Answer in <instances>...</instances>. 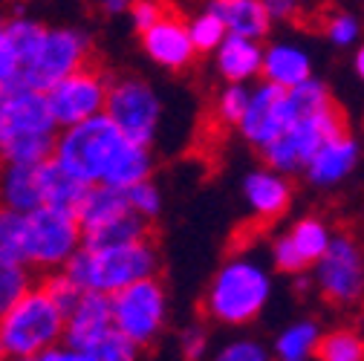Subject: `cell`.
Returning a JSON list of instances; mask_svg holds the SVG:
<instances>
[{"label": "cell", "mask_w": 364, "mask_h": 361, "mask_svg": "<svg viewBox=\"0 0 364 361\" xmlns=\"http://www.w3.org/2000/svg\"><path fill=\"white\" fill-rule=\"evenodd\" d=\"M61 124L43 90L15 84L0 104V153L6 162H43L55 153Z\"/></svg>", "instance_id": "1"}, {"label": "cell", "mask_w": 364, "mask_h": 361, "mask_svg": "<svg viewBox=\"0 0 364 361\" xmlns=\"http://www.w3.org/2000/svg\"><path fill=\"white\" fill-rule=\"evenodd\" d=\"M249 99H252V90H246V84H229L217 96V104H214V113H217V122L223 127H237L240 119L246 116V107H249Z\"/></svg>", "instance_id": "32"}, {"label": "cell", "mask_w": 364, "mask_h": 361, "mask_svg": "<svg viewBox=\"0 0 364 361\" xmlns=\"http://www.w3.org/2000/svg\"><path fill=\"white\" fill-rule=\"evenodd\" d=\"M151 171H154V153H151V145H142V142H133L127 139L122 153L116 156V162L110 165L105 183L107 185H116V188H130L142 179H151Z\"/></svg>", "instance_id": "25"}, {"label": "cell", "mask_w": 364, "mask_h": 361, "mask_svg": "<svg viewBox=\"0 0 364 361\" xmlns=\"http://www.w3.org/2000/svg\"><path fill=\"white\" fill-rule=\"evenodd\" d=\"M107 90H110V75L90 61L81 70H75L73 75L53 84L47 90V102H50L58 124L70 127V124H78L84 119L105 113Z\"/></svg>", "instance_id": "12"}, {"label": "cell", "mask_w": 364, "mask_h": 361, "mask_svg": "<svg viewBox=\"0 0 364 361\" xmlns=\"http://www.w3.org/2000/svg\"><path fill=\"white\" fill-rule=\"evenodd\" d=\"M315 358L321 361H364V338L353 330H336L321 335L315 347Z\"/></svg>", "instance_id": "30"}, {"label": "cell", "mask_w": 364, "mask_h": 361, "mask_svg": "<svg viewBox=\"0 0 364 361\" xmlns=\"http://www.w3.org/2000/svg\"><path fill=\"white\" fill-rule=\"evenodd\" d=\"M217 72L229 84H246L263 72V50L260 41L246 35H225V41L214 50Z\"/></svg>", "instance_id": "18"}, {"label": "cell", "mask_w": 364, "mask_h": 361, "mask_svg": "<svg viewBox=\"0 0 364 361\" xmlns=\"http://www.w3.org/2000/svg\"><path fill=\"white\" fill-rule=\"evenodd\" d=\"M139 38H142L145 55H148L156 67H162V70L179 72V70H186V67L194 64L197 47H194L188 21H182V18L173 15V12H165L151 29L139 32Z\"/></svg>", "instance_id": "15"}, {"label": "cell", "mask_w": 364, "mask_h": 361, "mask_svg": "<svg viewBox=\"0 0 364 361\" xmlns=\"http://www.w3.org/2000/svg\"><path fill=\"white\" fill-rule=\"evenodd\" d=\"M0 203L35 211L43 205V162H6L0 171Z\"/></svg>", "instance_id": "17"}, {"label": "cell", "mask_w": 364, "mask_h": 361, "mask_svg": "<svg viewBox=\"0 0 364 361\" xmlns=\"http://www.w3.org/2000/svg\"><path fill=\"white\" fill-rule=\"evenodd\" d=\"M110 306L116 330L124 333L139 350H151L162 338L168 324V295L156 275L113 292Z\"/></svg>", "instance_id": "8"}, {"label": "cell", "mask_w": 364, "mask_h": 361, "mask_svg": "<svg viewBox=\"0 0 364 361\" xmlns=\"http://www.w3.org/2000/svg\"><path fill=\"white\" fill-rule=\"evenodd\" d=\"M188 29H191L197 53H214L220 43L225 41V35H229V26L223 23V18L214 9H205V12L194 15L188 21Z\"/></svg>", "instance_id": "31"}, {"label": "cell", "mask_w": 364, "mask_h": 361, "mask_svg": "<svg viewBox=\"0 0 364 361\" xmlns=\"http://www.w3.org/2000/svg\"><path fill=\"white\" fill-rule=\"evenodd\" d=\"M355 159H358V145L347 133V136L330 139L321 151L309 159L306 176L312 179L315 185H333V183H338L341 176H347L353 171Z\"/></svg>", "instance_id": "20"}, {"label": "cell", "mask_w": 364, "mask_h": 361, "mask_svg": "<svg viewBox=\"0 0 364 361\" xmlns=\"http://www.w3.org/2000/svg\"><path fill=\"white\" fill-rule=\"evenodd\" d=\"M64 344L75 361H133L142 350L113 324L107 292H84L78 306L67 315Z\"/></svg>", "instance_id": "6"}, {"label": "cell", "mask_w": 364, "mask_h": 361, "mask_svg": "<svg viewBox=\"0 0 364 361\" xmlns=\"http://www.w3.org/2000/svg\"><path fill=\"white\" fill-rule=\"evenodd\" d=\"M64 272L87 292H119L136 281L159 275V249L151 237L107 246V249H87L81 246L67 263Z\"/></svg>", "instance_id": "2"}, {"label": "cell", "mask_w": 364, "mask_h": 361, "mask_svg": "<svg viewBox=\"0 0 364 361\" xmlns=\"http://www.w3.org/2000/svg\"><path fill=\"white\" fill-rule=\"evenodd\" d=\"M35 272L38 269L23 263V260L0 257V315H4L9 306H15L32 286H38Z\"/></svg>", "instance_id": "27"}, {"label": "cell", "mask_w": 364, "mask_h": 361, "mask_svg": "<svg viewBox=\"0 0 364 361\" xmlns=\"http://www.w3.org/2000/svg\"><path fill=\"white\" fill-rule=\"evenodd\" d=\"M208 347V333L203 327H188L179 335V355L182 358H203Z\"/></svg>", "instance_id": "39"}, {"label": "cell", "mask_w": 364, "mask_h": 361, "mask_svg": "<svg viewBox=\"0 0 364 361\" xmlns=\"http://www.w3.org/2000/svg\"><path fill=\"white\" fill-rule=\"evenodd\" d=\"M321 341L318 327L312 321H298L289 330H284L275 341V355L284 361H304L309 355H315V347Z\"/></svg>", "instance_id": "29"}, {"label": "cell", "mask_w": 364, "mask_h": 361, "mask_svg": "<svg viewBox=\"0 0 364 361\" xmlns=\"http://www.w3.org/2000/svg\"><path fill=\"white\" fill-rule=\"evenodd\" d=\"M26 229L29 211H18L0 203V257L26 263Z\"/></svg>", "instance_id": "28"}, {"label": "cell", "mask_w": 364, "mask_h": 361, "mask_svg": "<svg viewBox=\"0 0 364 361\" xmlns=\"http://www.w3.org/2000/svg\"><path fill=\"white\" fill-rule=\"evenodd\" d=\"M127 197H130L133 211H139L148 220H156L159 217V211H162V194H159V188L151 183V179H142V183L130 185L127 188Z\"/></svg>", "instance_id": "35"}, {"label": "cell", "mask_w": 364, "mask_h": 361, "mask_svg": "<svg viewBox=\"0 0 364 361\" xmlns=\"http://www.w3.org/2000/svg\"><path fill=\"white\" fill-rule=\"evenodd\" d=\"M243 194H246V203H249L252 214L257 217V222H266V225L281 220L292 203V185L275 168L252 171L243 179Z\"/></svg>", "instance_id": "16"}, {"label": "cell", "mask_w": 364, "mask_h": 361, "mask_svg": "<svg viewBox=\"0 0 364 361\" xmlns=\"http://www.w3.org/2000/svg\"><path fill=\"white\" fill-rule=\"evenodd\" d=\"M287 240L292 243V249L298 252V257L306 263V269L312 263H318L324 257L327 246H330V232H327V225L318 220V217H304L292 225V232L287 235Z\"/></svg>", "instance_id": "26"}, {"label": "cell", "mask_w": 364, "mask_h": 361, "mask_svg": "<svg viewBox=\"0 0 364 361\" xmlns=\"http://www.w3.org/2000/svg\"><path fill=\"white\" fill-rule=\"evenodd\" d=\"M208 9H214L232 35H246L263 41L272 26V15L266 9V0H211Z\"/></svg>", "instance_id": "19"}, {"label": "cell", "mask_w": 364, "mask_h": 361, "mask_svg": "<svg viewBox=\"0 0 364 361\" xmlns=\"http://www.w3.org/2000/svg\"><path fill=\"white\" fill-rule=\"evenodd\" d=\"M41 286L50 292V298L64 309V315H70L75 306H78V301L84 298V292L87 289H81L64 269H55V272H47L43 275V281H41Z\"/></svg>", "instance_id": "33"}, {"label": "cell", "mask_w": 364, "mask_h": 361, "mask_svg": "<svg viewBox=\"0 0 364 361\" xmlns=\"http://www.w3.org/2000/svg\"><path fill=\"white\" fill-rule=\"evenodd\" d=\"M272 284L263 266L246 260V257H232L220 266L214 275L203 309L208 318L225 324V327H246L263 312L269 301Z\"/></svg>", "instance_id": "5"}, {"label": "cell", "mask_w": 364, "mask_h": 361, "mask_svg": "<svg viewBox=\"0 0 364 361\" xmlns=\"http://www.w3.org/2000/svg\"><path fill=\"white\" fill-rule=\"evenodd\" d=\"M43 32H47V26L38 23V21H32V18H23V15L6 21V35H9V41L15 43V50H18L21 61H26V58L38 50V43H41Z\"/></svg>", "instance_id": "34"}, {"label": "cell", "mask_w": 364, "mask_h": 361, "mask_svg": "<svg viewBox=\"0 0 364 361\" xmlns=\"http://www.w3.org/2000/svg\"><path fill=\"white\" fill-rule=\"evenodd\" d=\"M84 246V225L78 214L55 205H41L29 211L26 229V263L38 272H55Z\"/></svg>", "instance_id": "9"}, {"label": "cell", "mask_w": 364, "mask_h": 361, "mask_svg": "<svg viewBox=\"0 0 364 361\" xmlns=\"http://www.w3.org/2000/svg\"><path fill=\"white\" fill-rule=\"evenodd\" d=\"M0 104H4V90H0Z\"/></svg>", "instance_id": "46"}, {"label": "cell", "mask_w": 364, "mask_h": 361, "mask_svg": "<svg viewBox=\"0 0 364 361\" xmlns=\"http://www.w3.org/2000/svg\"><path fill=\"white\" fill-rule=\"evenodd\" d=\"M355 72L364 78V47L358 50V55H355Z\"/></svg>", "instance_id": "43"}, {"label": "cell", "mask_w": 364, "mask_h": 361, "mask_svg": "<svg viewBox=\"0 0 364 361\" xmlns=\"http://www.w3.org/2000/svg\"><path fill=\"white\" fill-rule=\"evenodd\" d=\"M133 205H130V197L124 188H116V185H107V183H96L90 185L87 194H84V203L78 208V220L87 229H96V225H105L122 214H127Z\"/></svg>", "instance_id": "22"}, {"label": "cell", "mask_w": 364, "mask_h": 361, "mask_svg": "<svg viewBox=\"0 0 364 361\" xmlns=\"http://www.w3.org/2000/svg\"><path fill=\"white\" fill-rule=\"evenodd\" d=\"M87 188H90L87 183H81L78 176L64 171L53 156L43 159V205H55L78 214Z\"/></svg>", "instance_id": "24"}, {"label": "cell", "mask_w": 364, "mask_h": 361, "mask_svg": "<svg viewBox=\"0 0 364 361\" xmlns=\"http://www.w3.org/2000/svg\"><path fill=\"white\" fill-rule=\"evenodd\" d=\"M266 81L281 84L287 90L304 84L309 78V55L292 43H272L269 50H263V72Z\"/></svg>", "instance_id": "21"}, {"label": "cell", "mask_w": 364, "mask_h": 361, "mask_svg": "<svg viewBox=\"0 0 364 361\" xmlns=\"http://www.w3.org/2000/svg\"><path fill=\"white\" fill-rule=\"evenodd\" d=\"M90 61H93V41H90L87 32L73 26H53L43 32L38 50L23 61L21 84H29L47 93L53 84L73 75Z\"/></svg>", "instance_id": "10"}, {"label": "cell", "mask_w": 364, "mask_h": 361, "mask_svg": "<svg viewBox=\"0 0 364 361\" xmlns=\"http://www.w3.org/2000/svg\"><path fill=\"white\" fill-rule=\"evenodd\" d=\"M289 127V116H287V87L272 84L263 78V84H257L252 90V99L246 107V116L240 119L237 130L240 136L255 145V148H266L275 142L281 133Z\"/></svg>", "instance_id": "14"}, {"label": "cell", "mask_w": 364, "mask_h": 361, "mask_svg": "<svg viewBox=\"0 0 364 361\" xmlns=\"http://www.w3.org/2000/svg\"><path fill=\"white\" fill-rule=\"evenodd\" d=\"M21 67H23V61L4 29V35H0V90H9L21 81Z\"/></svg>", "instance_id": "36"}, {"label": "cell", "mask_w": 364, "mask_h": 361, "mask_svg": "<svg viewBox=\"0 0 364 361\" xmlns=\"http://www.w3.org/2000/svg\"><path fill=\"white\" fill-rule=\"evenodd\" d=\"M93 4H96V6H99L105 15L116 18V15H124V12L130 9L133 0H93Z\"/></svg>", "instance_id": "42"}, {"label": "cell", "mask_w": 364, "mask_h": 361, "mask_svg": "<svg viewBox=\"0 0 364 361\" xmlns=\"http://www.w3.org/2000/svg\"><path fill=\"white\" fill-rule=\"evenodd\" d=\"M165 12H168V6L162 4V0H133L130 9H127L130 23H133V29H136V32L151 29V26H154Z\"/></svg>", "instance_id": "37"}, {"label": "cell", "mask_w": 364, "mask_h": 361, "mask_svg": "<svg viewBox=\"0 0 364 361\" xmlns=\"http://www.w3.org/2000/svg\"><path fill=\"white\" fill-rule=\"evenodd\" d=\"M347 133H350V124H347L344 107L330 102L327 107L292 122L275 142L263 148V159L269 168H275L281 173H292L298 168H306L309 159L330 139L347 136Z\"/></svg>", "instance_id": "7"}, {"label": "cell", "mask_w": 364, "mask_h": 361, "mask_svg": "<svg viewBox=\"0 0 364 361\" xmlns=\"http://www.w3.org/2000/svg\"><path fill=\"white\" fill-rule=\"evenodd\" d=\"M272 21H292L298 15V0H266Z\"/></svg>", "instance_id": "41"}, {"label": "cell", "mask_w": 364, "mask_h": 361, "mask_svg": "<svg viewBox=\"0 0 364 361\" xmlns=\"http://www.w3.org/2000/svg\"><path fill=\"white\" fill-rule=\"evenodd\" d=\"M124 142L127 136L122 133V127L107 113H99L78 124L61 127L53 159L64 171L78 176L81 183L96 185V183H105V176L116 162V156L122 153Z\"/></svg>", "instance_id": "4"}, {"label": "cell", "mask_w": 364, "mask_h": 361, "mask_svg": "<svg viewBox=\"0 0 364 361\" xmlns=\"http://www.w3.org/2000/svg\"><path fill=\"white\" fill-rule=\"evenodd\" d=\"M327 35L333 43H338V47H347V43L355 41V35H358V23L350 15H333L327 21Z\"/></svg>", "instance_id": "40"}, {"label": "cell", "mask_w": 364, "mask_h": 361, "mask_svg": "<svg viewBox=\"0 0 364 361\" xmlns=\"http://www.w3.org/2000/svg\"><path fill=\"white\" fill-rule=\"evenodd\" d=\"M4 29H6V21H0V35H4Z\"/></svg>", "instance_id": "45"}, {"label": "cell", "mask_w": 364, "mask_h": 361, "mask_svg": "<svg viewBox=\"0 0 364 361\" xmlns=\"http://www.w3.org/2000/svg\"><path fill=\"white\" fill-rule=\"evenodd\" d=\"M266 358V350L260 341H232L220 350V361H263Z\"/></svg>", "instance_id": "38"}, {"label": "cell", "mask_w": 364, "mask_h": 361, "mask_svg": "<svg viewBox=\"0 0 364 361\" xmlns=\"http://www.w3.org/2000/svg\"><path fill=\"white\" fill-rule=\"evenodd\" d=\"M315 284L327 303H355L364 295V257L353 237L338 235L318 260Z\"/></svg>", "instance_id": "13"}, {"label": "cell", "mask_w": 364, "mask_h": 361, "mask_svg": "<svg viewBox=\"0 0 364 361\" xmlns=\"http://www.w3.org/2000/svg\"><path fill=\"white\" fill-rule=\"evenodd\" d=\"M151 237V220L142 217L139 211H127L105 225H96V229L84 232V246L87 249H107V246H122V243H133Z\"/></svg>", "instance_id": "23"}, {"label": "cell", "mask_w": 364, "mask_h": 361, "mask_svg": "<svg viewBox=\"0 0 364 361\" xmlns=\"http://www.w3.org/2000/svg\"><path fill=\"white\" fill-rule=\"evenodd\" d=\"M67 315L41 284L32 286L15 306L0 315V358L32 361L61 344Z\"/></svg>", "instance_id": "3"}, {"label": "cell", "mask_w": 364, "mask_h": 361, "mask_svg": "<svg viewBox=\"0 0 364 361\" xmlns=\"http://www.w3.org/2000/svg\"><path fill=\"white\" fill-rule=\"evenodd\" d=\"M105 113L122 127L127 139L151 145L162 122V99L151 81L139 75H116L110 78Z\"/></svg>", "instance_id": "11"}, {"label": "cell", "mask_w": 364, "mask_h": 361, "mask_svg": "<svg viewBox=\"0 0 364 361\" xmlns=\"http://www.w3.org/2000/svg\"><path fill=\"white\" fill-rule=\"evenodd\" d=\"M4 165H6V159H4V153H0V171H4Z\"/></svg>", "instance_id": "44"}]
</instances>
